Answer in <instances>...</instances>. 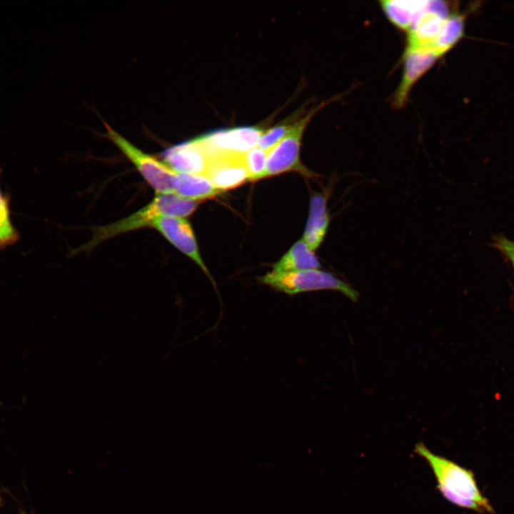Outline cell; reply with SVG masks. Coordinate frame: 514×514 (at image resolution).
<instances>
[{
    "instance_id": "obj_1",
    "label": "cell",
    "mask_w": 514,
    "mask_h": 514,
    "mask_svg": "<svg viewBox=\"0 0 514 514\" xmlns=\"http://www.w3.org/2000/svg\"><path fill=\"white\" fill-rule=\"evenodd\" d=\"M414 451L428 464L436 479L437 488L447 500L480 514H495L470 470L433 453L422 443L415 445Z\"/></svg>"
},
{
    "instance_id": "obj_2",
    "label": "cell",
    "mask_w": 514,
    "mask_h": 514,
    "mask_svg": "<svg viewBox=\"0 0 514 514\" xmlns=\"http://www.w3.org/2000/svg\"><path fill=\"white\" fill-rule=\"evenodd\" d=\"M199 203L176 193L156 194L146 206L131 215L112 223L92 228L91 238L75 248L72 253L76 255L90 251L100 243L116 236L141 228H151L153 221L161 216L186 217L194 212Z\"/></svg>"
},
{
    "instance_id": "obj_3",
    "label": "cell",
    "mask_w": 514,
    "mask_h": 514,
    "mask_svg": "<svg viewBox=\"0 0 514 514\" xmlns=\"http://www.w3.org/2000/svg\"><path fill=\"white\" fill-rule=\"evenodd\" d=\"M259 281L289 295L323 289L337 290L353 301L358 294L348 284L333 274L318 269L292 272L271 271L259 278Z\"/></svg>"
},
{
    "instance_id": "obj_4",
    "label": "cell",
    "mask_w": 514,
    "mask_h": 514,
    "mask_svg": "<svg viewBox=\"0 0 514 514\" xmlns=\"http://www.w3.org/2000/svg\"><path fill=\"white\" fill-rule=\"evenodd\" d=\"M106 137L133 164L156 194L174 193L177 172L165 161L141 151L105 124Z\"/></svg>"
},
{
    "instance_id": "obj_5",
    "label": "cell",
    "mask_w": 514,
    "mask_h": 514,
    "mask_svg": "<svg viewBox=\"0 0 514 514\" xmlns=\"http://www.w3.org/2000/svg\"><path fill=\"white\" fill-rule=\"evenodd\" d=\"M324 105L321 104L296 120L287 135L268 152L264 178L293 170L308 173L299 157L302 136L310 119Z\"/></svg>"
},
{
    "instance_id": "obj_6",
    "label": "cell",
    "mask_w": 514,
    "mask_h": 514,
    "mask_svg": "<svg viewBox=\"0 0 514 514\" xmlns=\"http://www.w3.org/2000/svg\"><path fill=\"white\" fill-rule=\"evenodd\" d=\"M264 131L254 126L221 129L197 137L209 158L241 156L257 146Z\"/></svg>"
},
{
    "instance_id": "obj_7",
    "label": "cell",
    "mask_w": 514,
    "mask_h": 514,
    "mask_svg": "<svg viewBox=\"0 0 514 514\" xmlns=\"http://www.w3.org/2000/svg\"><path fill=\"white\" fill-rule=\"evenodd\" d=\"M442 56L438 51L430 47L405 48L401 81L393 97L395 108L405 105L417 81Z\"/></svg>"
},
{
    "instance_id": "obj_8",
    "label": "cell",
    "mask_w": 514,
    "mask_h": 514,
    "mask_svg": "<svg viewBox=\"0 0 514 514\" xmlns=\"http://www.w3.org/2000/svg\"><path fill=\"white\" fill-rule=\"evenodd\" d=\"M151 228L194 261L206 274L211 275L199 253L198 244L189 222L181 217L164 216L157 218Z\"/></svg>"
},
{
    "instance_id": "obj_9",
    "label": "cell",
    "mask_w": 514,
    "mask_h": 514,
    "mask_svg": "<svg viewBox=\"0 0 514 514\" xmlns=\"http://www.w3.org/2000/svg\"><path fill=\"white\" fill-rule=\"evenodd\" d=\"M163 161L177 173L206 175L210 158L196 138L165 150Z\"/></svg>"
},
{
    "instance_id": "obj_10",
    "label": "cell",
    "mask_w": 514,
    "mask_h": 514,
    "mask_svg": "<svg viewBox=\"0 0 514 514\" xmlns=\"http://www.w3.org/2000/svg\"><path fill=\"white\" fill-rule=\"evenodd\" d=\"M243 155V154H242ZM241 156H222L210 159L206 176L219 191L236 188L248 180Z\"/></svg>"
},
{
    "instance_id": "obj_11",
    "label": "cell",
    "mask_w": 514,
    "mask_h": 514,
    "mask_svg": "<svg viewBox=\"0 0 514 514\" xmlns=\"http://www.w3.org/2000/svg\"><path fill=\"white\" fill-rule=\"evenodd\" d=\"M329 223L324 195L316 193L311 198L309 215L303 241L311 251H315L323 241Z\"/></svg>"
},
{
    "instance_id": "obj_12",
    "label": "cell",
    "mask_w": 514,
    "mask_h": 514,
    "mask_svg": "<svg viewBox=\"0 0 514 514\" xmlns=\"http://www.w3.org/2000/svg\"><path fill=\"white\" fill-rule=\"evenodd\" d=\"M221 193L206 176L183 173L176 174L174 193L181 197L200 201Z\"/></svg>"
},
{
    "instance_id": "obj_13",
    "label": "cell",
    "mask_w": 514,
    "mask_h": 514,
    "mask_svg": "<svg viewBox=\"0 0 514 514\" xmlns=\"http://www.w3.org/2000/svg\"><path fill=\"white\" fill-rule=\"evenodd\" d=\"M320 261L306 243L300 240L273 266L276 272H292L318 269Z\"/></svg>"
},
{
    "instance_id": "obj_14",
    "label": "cell",
    "mask_w": 514,
    "mask_h": 514,
    "mask_svg": "<svg viewBox=\"0 0 514 514\" xmlns=\"http://www.w3.org/2000/svg\"><path fill=\"white\" fill-rule=\"evenodd\" d=\"M428 1H385L381 6L389 21L407 31L425 9Z\"/></svg>"
},
{
    "instance_id": "obj_15",
    "label": "cell",
    "mask_w": 514,
    "mask_h": 514,
    "mask_svg": "<svg viewBox=\"0 0 514 514\" xmlns=\"http://www.w3.org/2000/svg\"><path fill=\"white\" fill-rule=\"evenodd\" d=\"M18 238L11 221L9 199L0 190V248L14 244Z\"/></svg>"
},
{
    "instance_id": "obj_16",
    "label": "cell",
    "mask_w": 514,
    "mask_h": 514,
    "mask_svg": "<svg viewBox=\"0 0 514 514\" xmlns=\"http://www.w3.org/2000/svg\"><path fill=\"white\" fill-rule=\"evenodd\" d=\"M268 152L255 146L242 155L243 163L247 170L249 181L264 178Z\"/></svg>"
},
{
    "instance_id": "obj_17",
    "label": "cell",
    "mask_w": 514,
    "mask_h": 514,
    "mask_svg": "<svg viewBox=\"0 0 514 514\" xmlns=\"http://www.w3.org/2000/svg\"><path fill=\"white\" fill-rule=\"evenodd\" d=\"M295 121L286 120L264 131L257 146L268 152L287 135Z\"/></svg>"
},
{
    "instance_id": "obj_18",
    "label": "cell",
    "mask_w": 514,
    "mask_h": 514,
    "mask_svg": "<svg viewBox=\"0 0 514 514\" xmlns=\"http://www.w3.org/2000/svg\"><path fill=\"white\" fill-rule=\"evenodd\" d=\"M491 246L510 261L514 269V241L503 235H497L493 236Z\"/></svg>"
},
{
    "instance_id": "obj_19",
    "label": "cell",
    "mask_w": 514,
    "mask_h": 514,
    "mask_svg": "<svg viewBox=\"0 0 514 514\" xmlns=\"http://www.w3.org/2000/svg\"><path fill=\"white\" fill-rule=\"evenodd\" d=\"M0 502H1V499H0Z\"/></svg>"
}]
</instances>
